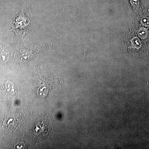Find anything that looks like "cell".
Listing matches in <instances>:
<instances>
[{
  "label": "cell",
  "instance_id": "obj_1",
  "mask_svg": "<svg viewBox=\"0 0 149 149\" xmlns=\"http://www.w3.org/2000/svg\"><path fill=\"white\" fill-rule=\"evenodd\" d=\"M22 13L20 14L19 17H17L16 20V26L17 28H19L21 30H24L26 27L29 24V18L25 15L24 13V6H23Z\"/></svg>",
  "mask_w": 149,
  "mask_h": 149
}]
</instances>
